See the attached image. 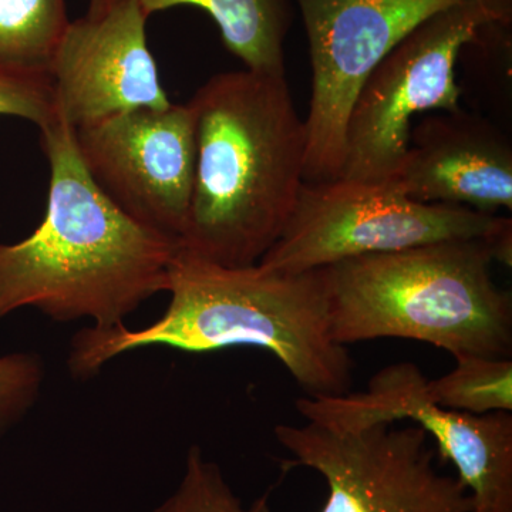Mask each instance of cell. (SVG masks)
Wrapping results in <instances>:
<instances>
[{
  "label": "cell",
  "mask_w": 512,
  "mask_h": 512,
  "mask_svg": "<svg viewBox=\"0 0 512 512\" xmlns=\"http://www.w3.org/2000/svg\"><path fill=\"white\" fill-rule=\"evenodd\" d=\"M188 103L197 157L178 245L211 264L256 265L284 232L305 183V120L285 74H217Z\"/></svg>",
  "instance_id": "obj_3"
},
{
  "label": "cell",
  "mask_w": 512,
  "mask_h": 512,
  "mask_svg": "<svg viewBox=\"0 0 512 512\" xmlns=\"http://www.w3.org/2000/svg\"><path fill=\"white\" fill-rule=\"evenodd\" d=\"M69 23L66 0H0V67L49 74Z\"/></svg>",
  "instance_id": "obj_14"
},
{
  "label": "cell",
  "mask_w": 512,
  "mask_h": 512,
  "mask_svg": "<svg viewBox=\"0 0 512 512\" xmlns=\"http://www.w3.org/2000/svg\"><path fill=\"white\" fill-rule=\"evenodd\" d=\"M393 183L424 204L460 205L488 215L512 210L510 137L463 109L431 114L410 130Z\"/></svg>",
  "instance_id": "obj_12"
},
{
  "label": "cell",
  "mask_w": 512,
  "mask_h": 512,
  "mask_svg": "<svg viewBox=\"0 0 512 512\" xmlns=\"http://www.w3.org/2000/svg\"><path fill=\"white\" fill-rule=\"evenodd\" d=\"M276 440L291 453L286 467L315 470L328 484L320 512H470L458 478L434 467L429 434L393 423L279 424Z\"/></svg>",
  "instance_id": "obj_7"
},
{
  "label": "cell",
  "mask_w": 512,
  "mask_h": 512,
  "mask_svg": "<svg viewBox=\"0 0 512 512\" xmlns=\"http://www.w3.org/2000/svg\"><path fill=\"white\" fill-rule=\"evenodd\" d=\"M148 16L178 6L207 12L222 42L245 69L285 74V40L295 18L293 0H137Z\"/></svg>",
  "instance_id": "obj_13"
},
{
  "label": "cell",
  "mask_w": 512,
  "mask_h": 512,
  "mask_svg": "<svg viewBox=\"0 0 512 512\" xmlns=\"http://www.w3.org/2000/svg\"><path fill=\"white\" fill-rule=\"evenodd\" d=\"M470 239L491 242L498 261L510 264L511 218L414 201L393 181L335 178L303 183L284 232L258 264L299 274L357 256Z\"/></svg>",
  "instance_id": "obj_5"
},
{
  "label": "cell",
  "mask_w": 512,
  "mask_h": 512,
  "mask_svg": "<svg viewBox=\"0 0 512 512\" xmlns=\"http://www.w3.org/2000/svg\"><path fill=\"white\" fill-rule=\"evenodd\" d=\"M148 18L137 0H90L82 18L70 20L49 72L70 127L170 106L148 49Z\"/></svg>",
  "instance_id": "obj_11"
},
{
  "label": "cell",
  "mask_w": 512,
  "mask_h": 512,
  "mask_svg": "<svg viewBox=\"0 0 512 512\" xmlns=\"http://www.w3.org/2000/svg\"><path fill=\"white\" fill-rule=\"evenodd\" d=\"M460 0H293L312 64L305 183L342 174L350 111L367 77L424 20Z\"/></svg>",
  "instance_id": "obj_8"
},
{
  "label": "cell",
  "mask_w": 512,
  "mask_h": 512,
  "mask_svg": "<svg viewBox=\"0 0 512 512\" xmlns=\"http://www.w3.org/2000/svg\"><path fill=\"white\" fill-rule=\"evenodd\" d=\"M40 134L50 165L46 214L28 238L0 244V319L36 308L56 322L124 325L141 303L167 292L178 242L138 224L101 192L62 114Z\"/></svg>",
  "instance_id": "obj_2"
},
{
  "label": "cell",
  "mask_w": 512,
  "mask_h": 512,
  "mask_svg": "<svg viewBox=\"0 0 512 512\" xmlns=\"http://www.w3.org/2000/svg\"><path fill=\"white\" fill-rule=\"evenodd\" d=\"M494 22H512V0H460L424 20L384 57L350 111L339 178L382 183L396 177L413 117L463 109L458 60Z\"/></svg>",
  "instance_id": "obj_6"
},
{
  "label": "cell",
  "mask_w": 512,
  "mask_h": 512,
  "mask_svg": "<svg viewBox=\"0 0 512 512\" xmlns=\"http://www.w3.org/2000/svg\"><path fill=\"white\" fill-rule=\"evenodd\" d=\"M427 377L410 362L384 367L365 392L303 397L296 409L306 421L339 424L412 420L453 464L471 497L470 512H512V416L443 409L424 392Z\"/></svg>",
  "instance_id": "obj_10"
},
{
  "label": "cell",
  "mask_w": 512,
  "mask_h": 512,
  "mask_svg": "<svg viewBox=\"0 0 512 512\" xmlns=\"http://www.w3.org/2000/svg\"><path fill=\"white\" fill-rule=\"evenodd\" d=\"M0 116L32 121L40 130L55 123L60 110L50 74L0 67Z\"/></svg>",
  "instance_id": "obj_17"
},
{
  "label": "cell",
  "mask_w": 512,
  "mask_h": 512,
  "mask_svg": "<svg viewBox=\"0 0 512 512\" xmlns=\"http://www.w3.org/2000/svg\"><path fill=\"white\" fill-rule=\"evenodd\" d=\"M73 133L80 160L101 192L138 224L180 241L197 157L191 104L123 111Z\"/></svg>",
  "instance_id": "obj_9"
},
{
  "label": "cell",
  "mask_w": 512,
  "mask_h": 512,
  "mask_svg": "<svg viewBox=\"0 0 512 512\" xmlns=\"http://www.w3.org/2000/svg\"><path fill=\"white\" fill-rule=\"evenodd\" d=\"M43 379L45 366L36 353L0 356V437L35 406Z\"/></svg>",
  "instance_id": "obj_18"
},
{
  "label": "cell",
  "mask_w": 512,
  "mask_h": 512,
  "mask_svg": "<svg viewBox=\"0 0 512 512\" xmlns=\"http://www.w3.org/2000/svg\"><path fill=\"white\" fill-rule=\"evenodd\" d=\"M271 491L245 508L231 490L221 468L205 460L201 448L192 446L185 460L180 487L153 512H272Z\"/></svg>",
  "instance_id": "obj_16"
},
{
  "label": "cell",
  "mask_w": 512,
  "mask_h": 512,
  "mask_svg": "<svg viewBox=\"0 0 512 512\" xmlns=\"http://www.w3.org/2000/svg\"><path fill=\"white\" fill-rule=\"evenodd\" d=\"M167 292V311L147 328L80 330L67 359L72 376L89 379L114 357L150 346L187 353L252 346L272 353L309 397L349 393L353 362L330 335L323 268H228L178 248Z\"/></svg>",
  "instance_id": "obj_1"
},
{
  "label": "cell",
  "mask_w": 512,
  "mask_h": 512,
  "mask_svg": "<svg viewBox=\"0 0 512 512\" xmlns=\"http://www.w3.org/2000/svg\"><path fill=\"white\" fill-rule=\"evenodd\" d=\"M424 392L431 402L454 412L511 413L512 362L508 357H456L454 369L427 380Z\"/></svg>",
  "instance_id": "obj_15"
},
{
  "label": "cell",
  "mask_w": 512,
  "mask_h": 512,
  "mask_svg": "<svg viewBox=\"0 0 512 512\" xmlns=\"http://www.w3.org/2000/svg\"><path fill=\"white\" fill-rule=\"evenodd\" d=\"M484 239L357 256L323 268L330 335L339 345L396 338L456 357H510L512 303Z\"/></svg>",
  "instance_id": "obj_4"
}]
</instances>
